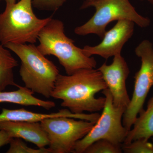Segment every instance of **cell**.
Listing matches in <instances>:
<instances>
[{
    "mask_svg": "<svg viewBox=\"0 0 153 153\" xmlns=\"http://www.w3.org/2000/svg\"><path fill=\"white\" fill-rule=\"evenodd\" d=\"M32 0H19L0 13V44H34L52 17L41 19L33 10Z\"/></svg>",
    "mask_w": 153,
    "mask_h": 153,
    "instance_id": "4",
    "label": "cell"
},
{
    "mask_svg": "<svg viewBox=\"0 0 153 153\" xmlns=\"http://www.w3.org/2000/svg\"><path fill=\"white\" fill-rule=\"evenodd\" d=\"M13 139L5 131L0 130V148L10 144Z\"/></svg>",
    "mask_w": 153,
    "mask_h": 153,
    "instance_id": "20",
    "label": "cell"
},
{
    "mask_svg": "<svg viewBox=\"0 0 153 153\" xmlns=\"http://www.w3.org/2000/svg\"><path fill=\"white\" fill-rule=\"evenodd\" d=\"M107 88L102 74L95 68H81L71 75L59 74L51 97L62 100L61 106L74 114L102 110L105 97L95 94Z\"/></svg>",
    "mask_w": 153,
    "mask_h": 153,
    "instance_id": "1",
    "label": "cell"
},
{
    "mask_svg": "<svg viewBox=\"0 0 153 153\" xmlns=\"http://www.w3.org/2000/svg\"><path fill=\"white\" fill-rule=\"evenodd\" d=\"M66 0H32L33 7L39 10L56 12Z\"/></svg>",
    "mask_w": 153,
    "mask_h": 153,
    "instance_id": "19",
    "label": "cell"
},
{
    "mask_svg": "<svg viewBox=\"0 0 153 153\" xmlns=\"http://www.w3.org/2000/svg\"><path fill=\"white\" fill-rule=\"evenodd\" d=\"M10 144V148L7 151V153H52L49 148H38V149H34L29 147L19 138H13Z\"/></svg>",
    "mask_w": 153,
    "mask_h": 153,
    "instance_id": "18",
    "label": "cell"
},
{
    "mask_svg": "<svg viewBox=\"0 0 153 153\" xmlns=\"http://www.w3.org/2000/svg\"><path fill=\"white\" fill-rule=\"evenodd\" d=\"M4 47L15 53L21 60L19 74L25 87L34 93L50 98L60 74L56 65L34 44L8 43Z\"/></svg>",
    "mask_w": 153,
    "mask_h": 153,
    "instance_id": "3",
    "label": "cell"
},
{
    "mask_svg": "<svg viewBox=\"0 0 153 153\" xmlns=\"http://www.w3.org/2000/svg\"><path fill=\"white\" fill-rule=\"evenodd\" d=\"M18 1V0H0V1H4L5 2L6 5H10L16 3Z\"/></svg>",
    "mask_w": 153,
    "mask_h": 153,
    "instance_id": "21",
    "label": "cell"
},
{
    "mask_svg": "<svg viewBox=\"0 0 153 153\" xmlns=\"http://www.w3.org/2000/svg\"><path fill=\"white\" fill-rule=\"evenodd\" d=\"M60 117L95 122L97 120L98 116L96 113L91 114H74L68 109L60 110L58 112L48 114L33 112L25 108L12 110L3 108L0 114V122L4 121L40 122L45 119Z\"/></svg>",
    "mask_w": 153,
    "mask_h": 153,
    "instance_id": "12",
    "label": "cell"
},
{
    "mask_svg": "<svg viewBox=\"0 0 153 153\" xmlns=\"http://www.w3.org/2000/svg\"><path fill=\"white\" fill-rule=\"evenodd\" d=\"M102 93L105 101L102 114L88 134L76 143L73 153H84L90 145L99 140H107L118 145L124 142L128 131L122 122L126 108L115 106L108 88L102 91Z\"/></svg>",
    "mask_w": 153,
    "mask_h": 153,
    "instance_id": "6",
    "label": "cell"
},
{
    "mask_svg": "<svg viewBox=\"0 0 153 153\" xmlns=\"http://www.w3.org/2000/svg\"><path fill=\"white\" fill-rule=\"evenodd\" d=\"M121 145L116 144L107 140H99L90 145L84 153H121Z\"/></svg>",
    "mask_w": 153,
    "mask_h": 153,
    "instance_id": "16",
    "label": "cell"
},
{
    "mask_svg": "<svg viewBox=\"0 0 153 153\" xmlns=\"http://www.w3.org/2000/svg\"><path fill=\"white\" fill-rule=\"evenodd\" d=\"M134 25L128 20L118 21L105 32L101 43L95 46H84L82 49L83 53L88 57L97 55L106 60L121 54L124 45L133 35Z\"/></svg>",
    "mask_w": 153,
    "mask_h": 153,
    "instance_id": "10",
    "label": "cell"
},
{
    "mask_svg": "<svg viewBox=\"0 0 153 153\" xmlns=\"http://www.w3.org/2000/svg\"><path fill=\"white\" fill-rule=\"evenodd\" d=\"M91 7L95 8V13L85 24L75 28L74 33L76 35L93 34L102 38L107 26L115 21L128 20L142 28L150 25V20L139 14L129 0H94L83 2L80 9Z\"/></svg>",
    "mask_w": 153,
    "mask_h": 153,
    "instance_id": "5",
    "label": "cell"
},
{
    "mask_svg": "<svg viewBox=\"0 0 153 153\" xmlns=\"http://www.w3.org/2000/svg\"><path fill=\"white\" fill-rule=\"evenodd\" d=\"M146 138L134 140L128 143L121 145L123 152L125 153H153V143Z\"/></svg>",
    "mask_w": 153,
    "mask_h": 153,
    "instance_id": "17",
    "label": "cell"
},
{
    "mask_svg": "<svg viewBox=\"0 0 153 153\" xmlns=\"http://www.w3.org/2000/svg\"><path fill=\"white\" fill-rule=\"evenodd\" d=\"M38 50L44 55H53L57 58L67 75H71L81 68H95L94 57H88L82 49L76 47L74 41L66 36L63 22L53 19L42 28L38 37Z\"/></svg>",
    "mask_w": 153,
    "mask_h": 153,
    "instance_id": "2",
    "label": "cell"
},
{
    "mask_svg": "<svg viewBox=\"0 0 153 153\" xmlns=\"http://www.w3.org/2000/svg\"><path fill=\"white\" fill-rule=\"evenodd\" d=\"M0 130L5 131L13 138L23 139L36 145L38 148L49 146L47 133L40 122L4 121L0 122Z\"/></svg>",
    "mask_w": 153,
    "mask_h": 153,
    "instance_id": "11",
    "label": "cell"
},
{
    "mask_svg": "<svg viewBox=\"0 0 153 153\" xmlns=\"http://www.w3.org/2000/svg\"><path fill=\"white\" fill-rule=\"evenodd\" d=\"M139 114L123 143L143 138L149 140L153 137V95L148 101L146 109H143Z\"/></svg>",
    "mask_w": 153,
    "mask_h": 153,
    "instance_id": "13",
    "label": "cell"
},
{
    "mask_svg": "<svg viewBox=\"0 0 153 153\" xmlns=\"http://www.w3.org/2000/svg\"><path fill=\"white\" fill-rule=\"evenodd\" d=\"M97 69L101 72L111 93L115 106L126 109L131 100L126 85L130 69L124 57L121 54L115 55L111 64L105 63Z\"/></svg>",
    "mask_w": 153,
    "mask_h": 153,
    "instance_id": "9",
    "label": "cell"
},
{
    "mask_svg": "<svg viewBox=\"0 0 153 153\" xmlns=\"http://www.w3.org/2000/svg\"><path fill=\"white\" fill-rule=\"evenodd\" d=\"M40 123L48 136L52 153H73L77 142L85 137L96 123L64 117L49 118Z\"/></svg>",
    "mask_w": 153,
    "mask_h": 153,
    "instance_id": "8",
    "label": "cell"
},
{
    "mask_svg": "<svg viewBox=\"0 0 153 153\" xmlns=\"http://www.w3.org/2000/svg\"><path fill=\"white\" fill-rule=\"evenodd\" d=\"M152 143H153V137H152Z\"/></svg>",
    "mask_w": 153,
    "mask_h": 153,
    "instance_id": "24",
    "label": "cell"
},
{
    "mask_svg": "<svg viewBox=\"0 0 153 153\" xmlns=\"http://www.w3.org/2000/svg\"><path fill=\"white\" fill-rule=\"evenodd\" d=\"M19 89L12 91H0V103L9 102L22 105L41 107L47 110L55 107L53 101L44 100L33 95L34 92L27 88L18 85Z\"/></svg>",
    "mask_w": 153,
    "mask_h": 153,
    "instance_id": "14",
    "label": "cell"
},
{
    "mask_svg": "<svg viewBox=\"0 0 153 153\" xmlns=\"http://www.w3.org/2000/svg\"><path fill=\"white\" fill-rule=\"evenodd\" d=\"M135 53L140 58L141 65L135 75L132 96L123 119V125L128 131L143 109L146 98L153 86V44L149 40H143L137 46Z\"/></svg>",
    "mask_w": 153,
    "mask_h": 153,
    "instance_id": "7",
    "label": "cell"
},
{
    "mask_svg": "<svg viewBox=\"0 0 153 153\" xmlns=\"http://www.w3.org/2000/svg\"><path fill=\"white\" fill-rule=\"evenodd\" d=\"M140 1H146L149 2V3L152 4L153 5V0H139Z\"/></svg>",
    "mask_w": 153,
    "mask_h": 153,
    "instance_id": "22",
    "label": "cell"
},
{
    "mask_svg": "<svg viewBox=\"0 0 153 153\" xmlns=\"http://www.w3.org/2000/svg\"><path fill=\"white\" fill-rule=\"evenodd\" d=\"M94 1V0H85L84 1V3H88L92 1Z\"/></svg>",
    "mask_w": 153,
    "mask_h": 153,
    "instance_id": "23",
    "label": "cell"
},
{
    "mask_svg": "<svg viewBox=\"0 0 153 153\" xmlns=\"http://www.w3.org/2000/svg\"><path fill=\"white\" fill-rule=\"evenodd\" d=\"M19 65L8 49L0 44V91L9 85L18 86L15 82L13 69Z\"/></svg>",
    "mask_w": 153,
    "mask_h": 153,
    "instance_id": "15",
    "label": "cell"
}]
</instances>
